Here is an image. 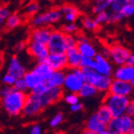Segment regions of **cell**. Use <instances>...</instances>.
<instances>
[{"label": "cell", "instance_id": "cell-1", "mask_svg": "<svg viewBox=\"0 0 134 134\" xmlns=\"http://www.w3.org/2000/svg\"><path fill=\"white\" fill-rule=\"evenodd\" d=\"M26 97L27 94L25 92L12 89V91L9 92L6 97L0 98L1 105L9 115L18 116L23 112L25 100H26Z\"/></svg>", "mask_w": 134, "mask_h": 134}, {"label": "cell", "instance_id": "cell-2", "mask_svg": "<svg viewBox=\"0 0 134 134\" xmlns=\"http://www.w3.org/2000/svg\"><path fill=\"white\" fill-rule=\"evenodd\" d=\"M81 69L83 71L85 83L93 85L101 94H107L113 80L112 76H107V75L98 73L91 68H81Z\"/></svg>", "mask_w": 134, "mask_h": 134}, {"label": "cell", "instance_id": "cell-3", "mask_svg": "<svg viewBox=\"0 0 134 134\" xmlns=\"http://www.w3.org/2000/svg\"><path fill=\"white\" fill-rule=\"evenodd\" d=\"M130 99V97L118 96V95L107 93L103 98L102 103L109 109L113 117H115L126 114V110Z\"/></svg>", "mask_w": 134, "mask_h": 134}, {"label": "cell", "instance_id": "cell-4", "mask_svg": "<svg viewBox=\"0 0 134 134\" xmlns=\"http://www.w3.org/2000/svg\"><path fill=\"white\" fill-rule=\"evenodd\" d=\"M66 70V77L63 85V89L67 92L78 93L82 85L85 83L83 74L81 68L76 69H69Z\"/></svg>", "mask_w": 134, "mask_h": 134}, {"label": "cell", "instance_id": "cell-5", "mask_svg": "<svg viewBox=\"0 0 134 134\" xmlns=\"http://www.w3.org/2000/svg\"><path fill=\"white\" fill-rule=\"evenodd\" d=\"M63 18L62 13L59 9H52L42 13H37L32 16L31 25L33 27L50 26L58 23Z\"/></svg>", "mask_w": 134, "mask_h": 134}, {"label": "cell", "instance_id": "cell-6", "mask_svg": "<svg viewBox=\"0 0 134 134\" xmlns=\"http://www.w3.org/2000/svg\"><path fill=\"white\" fill-rule=\"evenodd\" d=\"M132 117L129 114H124L122 115L112 117L107 125V130L109 134H129Z\"/></svg>", "mask_w": 134, "mask_h": 134}, {"label": "cell", "instance_id": "cell-7", "mask_svg": "<svg viewBox=\"0 0 134 134\" xmlns=\"http://www.w3.org/2000/svg\"><path fill=\"white\" fill-rule=\"evenodd\" d=\"M47 47L52 54H65L67 51L66 34L62 30L53 29L47 42Z\"/></svg>", "mask_w": 134, "mask_h": 134}, {"label": "cell", "instance_id": "cell-8", "mask_svg": "<svg viewBox=\"0 0 134 134\" xmlns=\"http://www.w3.org/2000/svg\"><path fill=\"white\" fill-rule=\"evenodd\" d=\"M43 109L44 107L41 103L40 96L30 93L26 97V100H25L22 114L26 117H34L38 115L42 112Z\"/></svg>", "mask_w": 134, "mask_h": 134}, {"label": "cell", "instance_id": "cell-9", "mask_svg": "<svg viewBox=\"0 0 134 134\" xmlns=\"http://www.w3.org/2000/svg\"><path fill=\"white\" fill-rule=\"evenodd\" d=\"M107 125L102 121L97 113L91 114L85 123L83 132L87 134H109L107 130Z\"/></svg>", "mask_w": 134, "mask_h": 134}, {"label": "cell", "instance_id": "cell-10", "mask_svg": "<svg viewBox=\"0 0 134 134\" xmlns=\"http://www.w3.org/2000/svg\"><path fill=\"white\" fill-rule=\"evenodd\" d=\"M27 53L30 56L35 59L37 62H43L46 60V57L50 54L46 44L35 42V41H27L26 46Z\"/></svg>", "mask_w": 134, "mask_h": 134}, {"label": "cell", "instance_id": "cell-11", "mask_svg": "<svg viewBox=\"0 0 134 134\" xmlns=\"http://www.w3.org/2000/svg\"><path fill=\"white\" fill-rule=\"evenodd\" d=\"M134 87L130 83V82L127 81L118 80V79H113L111 85H110L108 93L118 96H125V97H131Z\"/></svg>", "mask_w": 134, "mask_h": 134}, {"label": "cell", "instance_id": "cell-12", "mask_svg": "<svg viewBox=\"0 0 134 134\" xmlns=\"http://www.w3.org/2000/svg\"><path fill=\"white\" fill-rule=\"evenodd\" d=\"M110 60L116 66H121L126 64L127 59L130 54V51L121 44H114L111 46Z\"/></svg>", "mask_w": 134, "mask_h": 134}, {"label": "cell", "instance_id": "cell-13", "mask_svg": "<svg viewBox=\"0 0 134 134\" xmlns=\"http://www.w3.org/2000/svg\"><path fill=\"white\" fill-rule=\"evenodd\" d=\"M64 95V89L63 87H49V89L45 92L44 94L40 95V100L44 108L49 107L54 103L58 102Z\"/></svg>", "mask_w": 134, "mask_h": 134}, {"label": "cell", "instance_id": "cell-14", "mask_svg": "<svg viewBox=\"0 0 134 134\" xmlns=\"http://www.w3.org/2000/svg\"><path fill=\"white\" fill-rule=\"evenodd\" d=\"M52 31H53V29L50 26L34 27V29L29 34L28 40L47 45Z\"/></svg>", "mask_w": 134, "mask_h": 134}, {"label": "cell", "instance_id": "cell-15", "mask_svg": "<svg viewBox=\"0 0 134 134\" xmlns=\"http://www.w3.org/2000/svg\"><path fill=\"white\" fill-rule=\"evenodd\" d=\"M95 68L94 69L98 73L103 74V75H107V76H112L114 69H113L112 62L109 58H106L101 55L99 53L95 55Z\"/></svg>", "mask_w": 134, "mask_h": 134}, {"label": "cell", "instance_id": "cell-16", "mask_svg": "<svg viewBox=\"0 0 134 134\" xmlns=\"http://www.w3.org/2000/svg\"><path fill=\"white\" fill-rule=\"evenodd\" d=\"M45 61L54 70L68 69L67 56L65 54H52L50 53Z\"/></svg>", "mask_w": 134, "mask_h": 134}, {"label": "cell", "instance_id": "cell-17", "mask_svg": "<svg viewBox=\"0 0 134 134\" xmlns=\"http://www.w3.org/2000/svg\"><path fill=\"white\" fill-rule=\"evenodd\" d=\"M112 76L114 77V79L130 82L134 77V66L127 65V64L117 66V68L113 71Z\"/></svg>", "mask_w": 134, "mask_h": 134}, {"label": "cell", "instance_id": "cell-18", "mask_svg": "<svg viewBox=\"0 0 134 134\" xmlns=\"http://www.w3.org/2000/svg\"><path fill=\"white\" fill-rule=\"evenodd\" d=\"M7 72L9 74H10V75H12L15 79H18L24 77V75L26 72V69L22 65L20 59L16 55H13L9 60Z\"/></svg>", "mask_w": 134, "mask_h": 134}, {"label": "cell", "instance_id": "cell-19", "mask_svg": "<svg viewBox=\"0 0 134 134\" xmlns=\"http://www.w3.org/2000/svg\"><path fill=\"white\" fill-rule=\"evenodd\" d=\"M61 13L64 20L67 23H76L81 15V12L77 7L71 4H65L61 6L60 9Z\"/></svg>", "mask_w": 134, "mask_h": 134}, {"label": "cell", "instance_id": "cell-20", "mask_svg": "<svg viewBox=\"0 0 134 134\" xmlns=\"http://www.w3.org/2000/svg\"><path fill=\"white\" fill-rule=\"evenodd\" d=\"M67 56V62H68V69H76L80 68V62L82 54L78 51L77 47H72L67 49L65 53Z\"/></svg>", "mask_w": 134, "mask_h": 134}, {"label": "cell", "instance_id": "cell-21", "mask_svg": "<svg viewBox=\"0 0 134 134\" xmlns=\"http://www.w3.org/2000/svg\"><path fill=\"white\" fill-rule=\"evenodd\" d=\"M66 77V69H59L54 70L51 76L47 79L45 83L49 87H62L64 85V81Z\"/></svg>", "mask_w": 134, "mask_h": 134}, {"label": "cell", "instance_id": "cell-22", "mask_svg": "<svg viewBox=\"0 0 134 134\" xmlns=\"http://www.w3.org/2000/svg\"><path fill=\"white\" fill-rule=\"evenodd\" d=\"M24 79L25 81L28 90L33 89L34 87L38 85L40 83H45V79L40 76V74L37 73L36 71H34L33 69H31L30 71L25 72V74L24 75Z\"/></svg>", "mask_w": 134, "mask_h": 134}, {"label": "cell", "instance_id": "cell-23", "mask_svg": "<svg viewBox=\"0 0 134 134\" xmlns=\"http://www.w3.org/2000/svg\"><path fill=\"white\" fill-rule=\"evenodd\" d=\"M77 49L80 52V54L83 56H87V57L94 58L95 55L98 54L97 48L89 40L83 41V42H79L77 44Z\"/></svg>", "mask_w": 134, "mask_h": 134}, {"label": "cell", "instance_id": "cell-24", "mask_svg": "<svg viewBox=\"0 0 134 134\" xmlns=\"http://www.w3.org/2000/svg\"><path fill=\"white\" fill-rule=\"evenodd\" d=\"M99 92L98 91L96 87L93 85L89 83H85L82 85L78 92V95L80 98H94V97L98 96Z\"/></svg>", "mask_w": 134, "mask_h": 134}, {"label": "cell", "instance_id": "cell-25", "mask_svg": "<svg viewBox=\"0 0 134 134\" xmlns=\"http://www.w3.org/2000/svg\"><path fill=\"white\" fill-rule=\"evenodd\" d=\"M32 69H33L34 71H36L38 74H40L41 77H43V78L45 79V82L47 81V79L51 76V74L54 71V69L48 65L47 63H46V61H43V62H37L36 66Z\"/></svg>", "mask_w": 134, "mask_h": 134}, {"label": "cell", "instance_id": "cell-26", "mask_svg": "<svg viewBox=\"0 0 134 134\" xmlns=\"http://www.w3.org/2000/svg\"><path fill=\"white\" fill-rule=\"evenodd\" d=\"M23 22V19H22V16L18 13H12V14H9V16L6 19L5 21V24H4V27L6 29H14L16 27H18L21 25Z\"/></svg>", "mask_w": 134, "mask_h": 134}, {"label": "cell", "instance_id": "cell-27", "mask_svg": "<svg viewBox=\"0 0 134 134\" xmlns=\"http://www.w3.org/2000/svg\"><path fill=\"white\" fill-rule=\"evenodd\" d=\"M81 25L88 31H96L99 26L95 18H92L89 16H83L81 18Z\"/></svg>", "mask_w": 134, "mask_h": 134}, {"label": "cell", "instance_id": "cell-28", "mask_svg": "<svg viewBox=\"0 0 134 134\" xmlns=\"http://www.w3.org/2000/svg\"><path fill=\"white\" fill-rule=\"evenodd\" d=\"M114 0H95V4L93 6V13L96 15L98 12L108 10L112 5Z\"/></svg>", "mask_w": 134, "mask_h": 134}, {"label": "cell", "instance_id": "cell-29", "mask_svg": "<svg viewBox=\"0 0 134 134\" xmlns=\"http://www.w3.org/2000/svg\"><path fill=\"white\" fill-rule=\"evenodd\" d=\"M96 113L98 114V115L99 116V118H100L102 121H104L106 124L109 123L110 120H111L113 117L112 114H111V112L109 111V109H108L103 103L98 107V109L97 110Z\"/></svg>", "mask_w": 134, "mask_h": 134}, {"label": "cell", "instance_id": "cell-30", "mask_svg": "<svg viewBox=\"0 0 134 134\" xmlns=\"http://www.w3.org/2000/svg\"><path fill=\"white\" fill-rule=\"evenodd\" d=\"M40 4H38L37 1H31L26 5V7L25 9V14H27L28 16H34L36 15L37 13H38L40 11Z\"/></svg>", "mask_w": 134, "mask_h": 134}, {"label": "cell", "instance_id": "cell-31", "mask_svg": "<svg viewBox=\"0 0 134 134\" xmlns=\"http://www.w3.org/2000/svg\"><path fill=\"white\" fill-rule=\"evenodd\" d=\"M95 20L97 21L98 25H105V24H110V11L104 10L101 11V12H98V14H96V17H95Z\"/></svg>", "mask_w": 134, "mask_h": 134}, {"label": "cell", "instance_id": "cell-32", "mask_svg": "<svg viewBox=\"0 0 134 134\" xmlns=\"http://www.w3.org/2000/svg\"><path fill=\"white\" fill-rule=\"evenodd\" d=\"M127 0H114L110 7V10L113 11V12H115V13H119L122 9L125 7L126 5L127 4Z\"/></svg>", "mask_w": 134, "mask_h": 134}, {"label": "cell", "instance_id": "cell-33", "mask_svg": "<svg viewBox=\"0 0 134 134\" xmlns=\"http://www.w3.org/2000/svg\"><path fill=\"white\" fill-rule=\"evenodd\" d=\"M121 16L123 17V19L130 18L134 16V5L131 3H127L125 7L122 9V10L119 12Z\"/></svg>", "mask_w": 134, "mask_h": 134}, {"label": "cell", "instance_id": "cell-34", "mask_svg": "<svg viewBox=\"0 0 134 134\" xmlns=\"http://www.w3.org/2000/svg\"><path fill=\"white\" fill-rule=\"evenodd\" d=\"M63 99L65 100L66 103L72 105L75 103L80 101V97H79L78 93H72V92H68L65 96L63 97Z\"/></svg>", "mask_w": 134, "mask_h": 134}, {"label": "cell", "instance_id": "cell-35", "mask_svg": "<svg viewBox=\"0 0 134 134\" xmlns=\"http://www.w3.org/2000/svg\"><path fill=\"white\" fill-rule=\"evenodd\" d=\"M78 25L76 23H67L66 25L62 26V30L65 34H72V35H76L78 33Z\"/></svg>", "mask_w": 134, "mask_h": 134}, {"label": "cell", "instance_id": "cell-36", "mask_svg": "<svg viewBox=\"0 0 134 134\" xmlns=\"http://www.w3.org/2000/svg\"><path fill=\"white\" fill-rule=\"evenodd\" d=\"M12 87H13V89L17 90V91L25 92V93H26V91H28V88H27V85L25 83V81L24 79V77L16 79Z\"/></svg>", "mask_w": 134, "mask_h": 134}, {"label": "cell", "instance_id": "cell-37", "mask_svg": "<svg viewBox=\"0 0 134 134\" xmlns=\"http://www.w3.org/2000/svg\"><path fill=\"white\" fill-rule=\"evenodd\" d=\"M63 121H64V114L62 113H57V114H55V115L52 117L49 125L52 129H55L63 123Z\"/></svg>", "mask_w": 134, "mask_h": 134}, {"label": "cell", "instance_id": "cell-38", "mask_svg": "<svg viewBox=\"0 0 134 134\" xmlns=\"http://www.w3.org/2000/svg\"><path fill=\"white\" fill-rule=\"evenodd\" d=\"M95 64H96V62H95L94 58L82 55L80 62V68H91V69H94Z\"/></svg>", "mask_w": 134, "mask_h": 134}, {"label": "cell", "instance_id": "cell-39", "mask_svg": "<svg viewBox=\"0 0 134 134\" xmlns=\"http://www.w3.org/2000/svg\"><path fill=\"white\" fill-rule=\"evenodd\" d=\"M48 89H49V86L47 85V83H40V85H37V86H35L33 89H31L30 91H31V93H33V94L40 96V95L44 94Z\"/></svg>", "mask_w": 134, "mask_h": 134}, {"label": "cell", "instance_id": "cell-40", "mask_svg": "<svg viewBox=\"0 0 134 134\" xmlns=\"http://www.w3.org/2000/svg\"><path fill=\"white\" fill-rule=\"evenodd\" d=\"M66 44H67V48H72V47H77V38L76 35H72V34H66Z\"/></svg>", "mask_w": 134, "mask_h": 134}, {"label": "cell", "instance_id": "cell-41", "mask_svg": "<svg viewBox=\"0 0 134 134\" xmlns=\"http://www.w3.org/2000/svg\"><path fill=\"white\" fill-rule=\"evenodd\" d=\"M15 80L16 79L14 78L12 75H10V74H9L7 72V73H5L2 76L1 82H2L3 85H10V86H12L13 83H14V82H15Z\"/></svg>", "mask_w": 134, "mask_h": 134}, {"label": "cell", "instance_id": "cell-42", "mask_svg": "<svg viewBox=\"0 0 134 134\" xmlns=\"http://www.w3.org/2000/svg\"><path fill=\"white\" fill-rule=\"evenodd\" d=\"M13 87L10 86V85H3L2 86L0 87V98L6 97L9 92L12 91Z\"/></svg>", "mask_w": 134, "mask_h": 134}, {"label": "cell", "instance_id": "cell-43", "mask_svg": "<svg viewBox=\"0 0 134 134\" xmlns=\"http://www.w3.org/2000/svg\"><path fill=\"white\" fill-rule=\"evenodd\" d=\"M126 114H129L132 118H134V98H130V101H129L127 110H126Z\"/></svg>", "mask_w": 134, "mask_h": 134}, {"label": "cell", "instance_id": "cell-44", "mask_svg": "<svg viewBox=\"0 0 134 134\" xmlns=\"http://www.w3.org/2000/svg\"><path fill=\"white\" fill-rule=\"evenodd\" d=\"M99 54L102 56L106 58H110V54H111V48L109 46H106V45H103L100 47V50L98 52Z\"/></svg>", "mask_w": 134, "mask_h": 134}, {"label": "cell", "instance_id": "cell-45", "mask_svg": "<svg viewBox=\"0 0 134 134\" xmlns=\"http://www.w3.org/2000/svg\"><path fill=\"white\" fill-rule=\"evenodd\" d=\"M9 14H10V12H9V9H8L7 7L0 6V17H1V18H3L6 21V19L9 17Z\"/></svg>", "mask_w": 134, "mask_h": 134}, {"label": "cell", "instance_id": "cell-46", "mask_svg": "<svg viewBox=\"0 0 134 134\" xmlns=\"http://www.w3.org/2000/svg\"><path fill=\"white\" fill-rule=\"evenodd\" d=\"M83 109V105L80 101L75 103V104L70 105V111H71L72 113H78V112H80V111H82Z\"/></svg>", "mask_w": 134, "mask_h": 134}, {"label": "cell", "instance_id": "cell-47", "mask_svg": "<svg viewBox=\"0 0 134 134\" xmlns=\"http://www.w3.org/2000/svg\"><path fill=\"white\" fill-rule=\"evenodd\" d=\"M26 46H27V41H20V42H18L15 45L14 50H15V52H22L23 50L26 49Z\"/></svg>", "mask_w": 134, "mask_h": 134}, {"label": "cell", "instance_id": "cell-48", "mask_svg": "<svg viewBox=\"0 0 134 134\" xmlns=\"http://www.w3.org/2000/svg\"><path fill=\"white\" fill-rule=\"evenodd\" d=\"M41 127H40V125H33L31 127H30V130L29 132L31 134H40L41 133Z\"/></svg>", "mask_w": 134, "mask_h": 134}, {"label": "cell", "instance_id": "cell-49", "mask_svg": "<svg viewBox=\"0 0 134 134\" xmlns=\"http://www.w3.org/2000/svg\"><path fill=\"white\" fill-rule=\"evenodd\" d=\"M126 64L130 65V66H134V52H130V55H129V57H127Z\"/></svg>", "mask_w": 134, "mask_h": 134}, {"label": "cell", "instance_id": "cell-50", "mask_svg": "<svg viewBox=\"0 0 134 134\" xmlns=\"http://www.w3.org/2000/svg\"><path fill=\"white\" fill-rule=\"evenodd\" d=\"M129 134H134V118H132V120H131V124H130Z\"/></svg>", "mask_w": 134, "mask_h": 134}, {"label": "cell", "instance_id": "cell-51", "mask_svg": "<svg viewBox=\"0 0 134 134\" xmlns=\"http://www.w3.org/2000/svg\"><path fill=\"white\" fill-rule=\"evenodd\" d=\"M130 83H131V85H132V86L134 87V77L131 79V81H130Z\"/></svg>", "mask_w": 134, "mask_h": 134}, {"label": "cell", "instance_id": "cell-52", "mask_svg": "<svg viewBox=\"0 0 134 134\" xmlns=\"http://www.w3.org/2000/svg\"><path fill=\"white\" fill-rule=\"evenodd\" d=\"M127 2H129V3H131V4L134 5V0H127Z\"/></svg>", "mask_w": 134, "mask_h": 134}, {"label": "cell", "instance_id": "cell-53", "mask_svg": "<svg viewBox=\"0 0 134 134\" xmlns=\"http://www.w3.org/2000/svg\"><path fill=\"white\" fill-rule=\"evenodd\" d=\"M132 97L134 98V89H133V92H132Z\"/></svg>", "mask_w": 134, "mask_h": 134}, {"label": "cell", "instance_id": "cell-54", "mask_svg": "<svg viewBox=\"0 0 134 134\" xmlns=\"http://www.w3.org/2000/svg\"><path fill=\"white\" fill-rule=\"evenodd\" d=\"M2 28H3V26H1V25H0V31L2 30Z\"/></svg>", "mask_w": 134, "mask_h": 134}, {"label": "cell", "instance_id": "cell-55", "mask_svg": "<svg viewBox=\"0 0 134 134\" xmlns=\"http://www.w3.org/2000/svg\"><path fill=\"white\" fill-rule=\"evenodd\" d=\"M133 17H134V16H133Z\"/></svg>", "mask_w": 134, "mask_h": 134}]
</instances>
